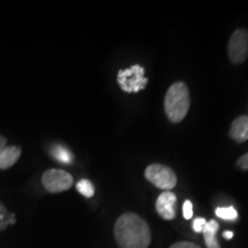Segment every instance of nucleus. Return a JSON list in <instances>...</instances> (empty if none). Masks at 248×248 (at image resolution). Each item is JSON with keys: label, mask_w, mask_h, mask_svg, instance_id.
<instances>
[{"label": "nucleus", "mask_w": 248, "mask_h": 248, "mask_svg": "<svg viewBox=\"0 0 248 248\" xmlns=\"http://www.w3.org/2000/svg\"><path fill=\"white\" fill-rule=\"evenodd\" d=\"M43 186L51 193H60L73 186L74 179L69 172L61 169H49L42 176Z\"/></svg>", "instance_id": "5"}, {"label": "nucleus", "mask_w": 248, "mask_h": 248, "mask_svg": "<svg viewBox=\"0 0 248 248\" xmlns=\"http://www.w3.org/2000/svg\"><path fill=\"white\" fill-rule=\"evenodd\" d=\"M218 229H219V225L215 219H212V221L207 222V224L204 225V229L202 232H203L204 243H206L207 248H221L218 241L216 239V234H217V231H218Z\"/></svg>", "instance_id": "10"}, {"label": "nucleus", "mask_w": 248, "mask_h": 248, "mask_svg": "<svg viewBox=\"0 0 248 248\" xmlns=\"http://www.w3.org/2000/svg\"><path fill=\"white\" fill-rule=\"evenodd\" d=\"M216 216H218L219 218L225 219V221H234L237 219L238 213L233 207H218L216 208Z\"/></svg>", "instance_id": "13"}, {"label": "nucleus", "mask_w": 248, "mask_h": 248, "mask_svg": "<svg viewBox=\"0 0 248 248\" xmlns=\"http://www.w3.org/2000/svg\"><path fill=\"white\" fill-rule=\"evenodd\" d=\"M229 59L232 63H244L248 58V31L237 29L232 33L228 44Z\"/></svg>", "instance_id": "6"}, {"label": "nucleus", "mask_w": 248, "mask_h": 248, "mask_svg": "<svg viewBox=\"0 0 248 248\" xmlns=\"http://www.w3.org/2000/svg\"><path fill=\"white\" fill-rule=\"evenodd\" d=\"M16 223V219H15V214H11V218H9V225H13Z\"/></svg>", "instance_id": "21"}, {"label": "nucleus", "mask_w": 248, "mask_h": 248, "mask_svg": "<svg viewBox=\"0 0 248 248\" xmlns=\"http://www.w3.org/2000/svg\"><path fill=\"white\" fill-rule=\"evenodd\" d=\"M170 248H201L198 245L193 243H190V241H179V243L172 244Z\"/></svg>", "instance_id": "18"}, {"label": "nucleus", "mask_w": 248, "mask_h": 248, "mask_svg": "<svg viewBox=\"0 0 248 248\" xmlns=\"http://www.w3.org/2000/svg\"><path fill=\"white\" fill-rule=\"evenodd\" d=\"M229 136L237 142H245L248 140V116H238L231 123Z\"/></svg>", "instance_id": "8"}, {"label": "nucleus", "mask_w": 248, "mask_h": 248, "mask_svg": "<svg viewBox=\"0 0 248 248\" xmlns=\"http://www.w3.org/2000/svg\"><path fill=\"white\" fill-rule=\"evenodd\" d=\"M183 216L185 219H191L193 216V206L190 200H186L183 204Z\"/></svg>", "instance_id": "15"}, {"label": "nucleus", "mask_w": 248, "mask_h": 248, "mask_svg": "<svg viewBox=\"0 0 248 248\" xmlns=\"http://www.w3.org/2000/svg\"><path fill=\"white\" fill-rule=\"evenodd\" d=\"M21 156V148L18 146H6L0 152V170L13 167Z\"/></svg>", "instance_id": "9"}, {"label": "nucleus", "mask_w": 248, "mask_h": 248, "mask_svg": "<svg viewBox=\"0 0 248 248\" xmlns=\"http://www.w3.org/2000/svg\"><path fill=\"white\" fill-rule=\"evenodd\" d=\"M49 153H51V155L55 160L64 164H70L74 160V155L70 153V151L68 148L62 146V145H54L51 148Z\"/></svg>", "instance_id": "11"}, {"label": "nucleus", "mask_w": 248, "mask_h": 248, "mask_svg": "<svg viewBox=\"0 0 248 248\" xmlns=\"http://www.w3.org/2000/svg\"><path fill=\"white\" fill-rule=\"evenodd\" d=\"M144 68L139 64H135L128 69H121L117 74V83L124 92H139L140 90H144L148 83V79L144 76Z\"/></svg>", "instance_id": "4"}, {"label": "nucleus", "mask_w": 248, "mask_h": 248, "mask_svg": "<svg viewBox=\"0 0 248 248\" xmlns=\"http://www.w3.org/2000/svg\"><path fill=\"white\" fill-rule=\"evenodd\" d=\"M9 218H11V214L5 207V204L0 202V231H4L7 229L9 225Z\"/></svg>", "instance_id": "14"}, {"label": "nucleus", "mask_w": 248, "mask_h": 248, "mask_svg": "<svg viewBox=\"0 0 248 248\" xmlns=\"http://www.w3.org/2000/svg\"><path fill=\"white\" fill-rule=\"evenodd\" d=\"M114 234L120 248H148L152 240L150 225L135 213H125L117 218Z\"/></svg>", "instance_id": "1"}, {"label": "nucleus", "mask_w": 248, "mask_h": 248, "mask_svg": "<svg viewBox=\"0 0 248 248\" xmlns=\"http://www.w3.org/2000/svg\"><path fill=\"white\" fill-rule=\"evenodd\" d=\"M177 198L171 191H164L159 195L155 203V208L159 215L166 221H171L176 217Z\"/></svg>", "instance_id": "7"}, {"label": "nucleus", "mask_w": 248, "mask_h": 248, "mask_svg": "<svg viewBox=\"0 0 248 248\" xmlns=\"http://www.w3.org/2000/svg\"><path fill=\"white\" fill-rule=\"evenodd\" d=\"M207 224L206 219L202 218V217H199V218H195L193 221V230L195 232H202L204 229V225Z\"/></svg>", "instance_id": "16"}, {"label": "nucleus", "mask_w": 248, "mask_h": 248, "mask_svg": "<svg viewBox=\"0 0 248 248\" xmlns=\"http://www.w3.org/2000/svg\"><path fill=\"white\" fill-rule=\"evenodd\" d=\"M6 146H7V140L2 136H0V152L4 150Z\"/></svg>", "instance_id": "19"}, {"label": "nucleus", "mask_w": 248, "mask_h": 248, "mask_svg": "<svg viewBox=\"0 0 248 248\" xmlns=\"http://www.w3.org/2000/svg\"><path fill=\"white\" fill-rule=\"evenodd\" d=\"M237 167L241 170L248 171V152L237 160Z\"/></svg>", "instance_id": "17"}, {"label": "nucleus", "mask_w": 248, "mask_h": 248, "mask_svg": "<svg viewBox=\"0 0 248 248\" xmlns=\"http://www.w3.org/2000/svg\"><path fill=\"white\" fill-rule=\"evenodd\" d=\"M77 191L85 198H92L94 195V186L89 179H80L76 185Z\"/></svg>", "instance_id": "12"}, {"label": "nucleus", "mask_w": 248, "mask_h": 248, "mask_svg": "<svg viewBox=\"0 0 248 248\" xmlns=\"http://www.w3.org/2000/svg\"><path fill=\"white\" fill-rule=\"evenodd\" d=\"M145 178L161 190L170 191L177 185V176L175 171L160 163L150 164L145 169Z\"/></svg>", "instance_id": "3"}, {"label": "nucleus", "mask_w": 248, "mask_h": 248, "mask_svg": "<svg viewBox=\"0 0 248 248\" xmlns=\"http://www.w3.org/2000/svg\"><path fill=\"white\" fill-rule=\"evenodd\" d=\"M223 237H224L225 239L230 240V239H232V238H233V232H232V231L223 232Z\"/></svg>", "instance_id": "20"}, {"label": "nucleus", "mask_w": 248, "mask_h": 248, "mask_svg": "<svg viewBox=\"0 0 248 248\" xmlns=\"http://www.w3.org/2000/svg\"><path fill=\"white\" fill-rule=\"evenodd\" d=\"M190 105L191 98L187 85L184 82L173 83L164 97V111L170 122H182L187 115Z\"/></svg>", "instance_id": "2"}]
</instances>
